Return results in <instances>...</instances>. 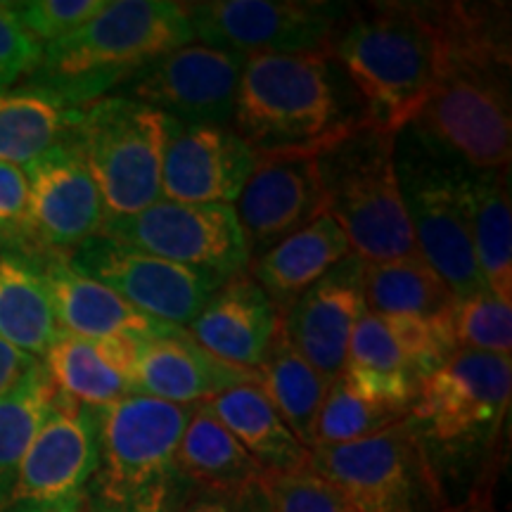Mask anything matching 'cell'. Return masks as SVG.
Returning a JSON list of instances; mask_svg holds the SVG:
<instances>
[{"mask_svg": "<svg viewBox=\"0 0 512 512\" xmlns=\"http://www.w3.org/2000/svg\"><path fill=\"white\" fill-rule=\"evenodd\" d=\"M62 335L36 256L0 252V339L41 361Z\"/></svg>", "mask_w": 512, "mask_h": 512, "instance_id": "27", "label": "cell"}, {"mask_svg": "<svg viewBox=\"0 0 512 512\" xmlns=\"http://www.w3.org/2000/svg\"><path fill=\"white\" fill-rule=\"evenodd\" d=\"M354 10L328 0H204L185 3L192 36L245 57L325 50Z\"/></svg>", "mask_w": 512, "mask_h": 512, "instance_id": "11", "label": "cell"}, {"mask_svg": "<svg viewBox=\"0 0 512 512\" xmlns=\"http://www.w3.org/2000/svg\"><path fill=\"white\" fill-rule=\"evenodd\" d=\"M394 166L422 259L451 287L456 302L484 292L460 197L463 162L406 126L394 138Z\"/></svg>", "mask_w": 512, "mask_h": 512, "instance_id": "9", "label": "cell"}, {"mask_svg": "<svg viewBox=\"0 0 512 512\" xmlns=\"http://www.w3.org/2000/svg\"><path fill=\"white\" fill-rule=\"evenodd\" d=\"M249 261L309 226L325 209L316 157H256L245 188L233 204Z\"/></svg>", "mask_w": 512, "mask_h": 512, "instance_id": "19", "label": "cell"}, {"mask_svg": "<svg viewBox=\"0 0 512 512\" xmlns=\"http://www.w3.org/2000/svg\"><path fill=\"white\" fill-rule=\"evenodd\" d=\"M207 406L264 472H292L309 465L311 451L290 432L256 382L228 389Z\"/></svg>", "mask_w": 512, "mask_h": 512, "instance_id": "28", "label": "cell"}, {"mask_svg": "<svg viewBox=\"0 0 512 512\" xmlns=\"http://www.w3.org/2000/svg\"><path fill=\"white\" fill-rule=\"evenodd\" d=\"M67 261L117 292L133 309L176 328H188L226 283L214 273L159 259L105 235L88 240Z\"/></svg>", "mask_w": 512, "mask_h": 512, "instance_id": "15", "label": "cell"}, {"mask_svg": "<svg viewBox=\"0 0 512 512\" xmlns=\"http://www.w3.org/2000/svg\"><path fill=\"white\" fill-rule=\"evenodd\" d=\"M136 339L62 335L41 358L57 394L81 406H112L136 389Z\"/></svg>", "mask_w": 512, "mask_h": 512, "instance_id": "23", "label": "cell"}, {"mask_svg": "<svg viewBox=\"0 0 512 512\" xmlns=\"http://www.w3.org/2000/svg\"><path fill=\"white\" fill-rule=\"evenodd\" d=\"M256 164L233 126H181L171 121L162 166V200L233 204Z\"/></svg>", "mask_w": 512, "mask_h": 512, "instance_id": "20", "label": "cell"}, {"mask_svg": "<svg viewBox=\"0 0 512 512\" xmlns=\"http://www.w3.org/2000/svg\"><path fill=\"white\" fill-rule=\"evenodd\" d=\"M245 55L192 41L147 64L124 83L126 98L181 126H233Z\"/></svg>", "mask_w": 512, "mask_h": 512, "instance_id": "16", "label": "cell"}, {"mask_svg": "<svg viewBox=\"0 0 512 512\" xmlns=\"http://www.w3.org/2000/svg\"><path fill=\"white\" fill-rule=\"evenodd\" d=\"M370 124L366 100L328 48L247 57L233 128L256 157H318Z\"/></svg>", "mask_w": 512, "mask_h": 512, "instance_id": "1", "label": "cell"}, {"mask_svg": "<svg viewBox=\"0 0 512 512\" xmlns=\"http://www.w3.org/2000/svg\"><path fill=\"white\" fill-rule=\"evenodd\" d=\"M256 375L261 392L268 396L294 437L311 451L316 444L320 408L332 382L280 335Z\"/></svg>", "mask_w": 512, "mask_h": 512, "instance_id": "32", "label": "cell"}, {"mask_svg": "<svg viewBox=\"0 0 512 512\" xmlns=\"http://www.w3.org/2000/svg\"><path fill=\"white\" fill-rule=\"evenodd\" d=\"M508 171H477L463 164L460 197H463L465 221L486 290L512 304V211Z\"/></svg>", "mask_w": 512, "mask_h": 512, "instance_id": "25", "label": "cell"}, {"mask_svg": "<svg viewBox=\"0 0 512 512\" xmlns=\"http://www.w3.org/2000/svg\"><path fill=\"white\" fill-rule=\"evenodd\" d=\"M38 55L41 46L22 29L10 3H0V93L27 81Z\"/></svg>", "mask_w": 512, "mask_h": 512, "instance_id": "39", "label": "cell"}, {"mask_svg": "<svg viewBox=\"0 0 512 512\" xmlns=\"http://www.w3.org/2000/svg\"><path fill=\"white\" fill-rule=\"evenodd\" d=\"M328 50L366 100L373 126H411L437 83L444 48L425 3H373L339 24Z\"/></svg>", "mask_w": 512, "mask_h": 512, "instance_id": "3", "label": "cell"}, {"mask_svg": "<svg viewBox=\"0 0 512 512\" xmlns=\"http://www.w3.org/2000/svg\"><path fill=\"white\" fill-rule=\"evenodd\" d=\"M453 337L458 349L510 356L512 304L494 297L489 290L456 302Z\"/></svg>", "mask_w": 512, "mask_h": 512, "instance_id": "35", "label": "cell"}, {"mask_svg": "<svg viewBox=\"0 0 512 512\" xmlns=\"http://www.w3.org/2000/svg\"><path fill=\"white\" fill-rule=\"evenodd\" d=\"M24 169L29 176L27 256L69 259L98 238L107 221L105 207L72 138L50 147Z\"/></svg>", "mask_w": 512, "mask_h": 512, "instance_id": "17", "label": "cell"}, {"mask_svg": "<svg viewBox=\"0 0 512 512\" xmlns=\"http://www.w3.org/2000/svg\"><path fill=\"white\" fill-rule=\"evenodd\" d=\"M192 41L185 3L107 0L93 19L41 48L24 86L83 110L112 95L157 57Z\"/></svg>", "mask_w": 512, "mask_h": 512, "instance_id": "2", "label": "cell"}, {"mask_svg": "<svg viewBox=\"0 0 512 512\" xmlns=\"http://www.w3.org/2000/svg\"><path fill=\"white\" fill-rule=\"evenodd\" d=\"M98 470V411L55 396L5 512H79Z\"/></svg>", "mask_w": 512, "mask_h": 512, "instance_id": "14", "label": "cell"}, {"mask_svg": "<svg viewBox=\"0 0 512 512\" xmlns=\"http://www.w3.org/2000/svg\"><path fill=\"white\" fill-rule=\"evenodd\" d=\"M136 389L152 399L197 406L240 384L259 382L254 370L221 361L202 349L185 328L136 339Z\"/></svg>", "mask_w": 512, "mask_h": 512, "instance_id": "21", "label": "cell"}, {"mask_svg": "<svg viewBox=\"0 0 512 512\" xmlns=\"http://www.w3.org/2000/svg\"><path fill=\"white\" fill-rule=\"evenodd\" d=\"M192 406L133 394L98 411V470L88 503L98 512H178L190 486L178 444Z\"/></svg>", "mask_w": 512, "mask_h": 512, "instance_id": "5", "label": "cell"}, {"mask_svg": "<svg viewBox=\"0 0 512 512\" xmlns=\"http://www.w3.org/2000/svg\"><path fill=\"white\" fill-rule=\"evenodd\" d=\"M81 110L31 86L0 93V162L27 166L69 138Z\"/></svg>", "mask_w": 512, "mask_h": 512, "instance_id": "31", "label": "cell"}, {"mask_svg": "<svg viewBox=\"0 0 512 512\" xmlns=\"http://www.w3.org/2000/svg\"><path fill=\"white\" fill-rule=\"evenodd\" d=\"M439 512H491L489 505L484 501H479V498H470V501H463V503H456V505H446L444 510Z\"/></svg>", "mask_w": 512, "mask_h": 512, "instance_id": "42", "label": "cell"}, {"mask_svg": "<svg viewBox=\"0 0 512 512\" xmlns=\"http://www.w3.org/2000/svg\"><path fill=\"white\" fill-rule=\"evenodd\" d=\"M79 512H98V510H95V508H93V505H91V503H88V505H86V508H81Z\"/></svg>", "mask_w": 512, "mask_h": 512, "instance_id": "43", "label": "cell"}, {"mask_svg": "<svg viewBox=\"0 0 512 512\" xmlns=\"http://www.w3.org/2000/svg\"><path fill=\"white\" fill-rule=\"evenodd\" d=\"M261 486L273 512H356L309 465L292 472H264Z\"/></svg>", "mask_w": 512, "mask_h": 512, "instance_id": "36", "label": "cell"}, {"mask_svg": "<svg viewBox=\"0 0 512 512\" xmlns=\"http://www.w3.org/2000/svg\"><path fill=\"white\" fill-rule=\"evenodd\" d=\"M456 351L453 318L366 313L351 337L342 375L370 399L408 411L422 380Z\"/></svg>", "mask_w": 512, "mask_h": 512, "instance_id": "12", "label": "cell"}, {"mask_svg": "<svg viewBox=\"0 0 512 512\" xmlns=\"http://www.w3.org/2000/svg\"><path fill=\"white\" fill-rule=\"evenodd\" d=\"M171 121L126 95L83 107L72 143L98 185L107 221L126 219L162 200V166ZM105 221V223H107Z\"/></svg>", "mask_w": 512, "mask_h": 512, "instance_id": "8", "label": "cell"}, {"mask_svg": "<svg viewBox=\"0 0 512 512\" xmlns=\"http://www.w3.org/2000/svg\"><path fill=\"white\" fill-rule=\"evenodd\" d=\"M366 313L363 261L351 254L280 313V337L332 382L342 375L351 337Z\"/></svg>", "mask_w": 512, "mask_h": 512, "instance_id": "18", "label": "cell"}, {"mask_svg": "<svg viewBox=\"0 0 512 512\" xmlns=\"http://www.w3.org/2000/svg\"><path fill=\"white\" fill-rule=\"evenodd\" d=\"M38 266H41L57 323L64 335L145 339L176 328L133 309L110 287L93 280L91 275L76 271L67 259L46 256V259H38Z\"/></svg>", "mask_w": 512, "mask_h": 512, "instance_id": "24", "label": "cell"}, {"mask_svg": "<svg viewBox=\"0 0 512 512\" xmlns=\"http://www.w3.org/2000/svg\"><path fill=\"white\" fill-rule=\"evenodd\" d=\"M347 256H351L347 235L330 214H323L259 259L249 261L247 273L283 313L299 294L318 283Z\"/></svg>", "mask_w": 512, "mask_h": 512, "instance_id": "26", "label": "cell"}, {"mask_svg": "<svg viewBox=\"0 0 512 512\" xmlns=\"http://www.w3.org/2000/svg\"><path fill=\"white\" fill-rule=\"evenodd\" d=\"M178 512H273L264 486L259 482L230 489H200L192 486Z\"/></svg>", "mask_w": 512, "mask_h": 512, "instance_id": "40", "label": "cell"}, {"mask_svg": "<svg viewBox=\"0 0 512 512\" xmlns=\"http://www.w3.org/2000/svg\"><path fill=\"white\" fill-rule=\"evenodd\" d=\"M394 138L370 124L316 157L325 209L363 264L420 254L396 178Z\"/></svg>", "mask_w": 512, "mask_h": 512, "instance_id": "7", "label": "cell"}, {"mask_svg": "<svg viewBox=\"0 0 512 512\" xmlns=\"http://www.w3.org/2000/svg\"><path fill=\"white\" fill-rule=\"evenodd\" d=\"M408 411L358 392L347 377L332 380L316 425V446H337L373 437L406 418Z\"/></svg>", "mask_w": 512, "mask_h": 512, "instance_id": "34", "label": "cell"}, {"mask_svg": "<svg viewBox=\"0 0 512 512\" xmlns=\"http://www.w3.org/2000/svg\"><path fill=\"white\" fill-rule=\"evenodd\" d=\"M185 330L209 354L256 373L280 335V311L252 275L242 273L226 280Z\"/></svg>", "mask_w": 512, "mask_h": 512, "instance_id": "22", "label": "cell"}, {"mask_svg": "<svg viewBox=\"0 0 512 512\" xmlns=\"http://www.w3.org/2000/svg\"><path fill=\"white\" fill-rule=\"evenodd\" d=\"M29 176L19 164L0 162V252L27 254Z\"/></svg>", "mask_w": 512, "mask_h": 512, "instance_id": "38", "label": "cell"}, {"mask_svg": "<svg viewBox=\"0 0 512 512\" xmlns=\"http://www.w3.org/2000/svg\"><path fill=\"white\" fill-rule=\"evenodd\" d=\"M176 463L190 489H230L259 482L264 477L259 463L216 418L207 401L192 406L178 444Z\"/></svg>", "mask_w": 512, "mask_h": 512, "instance_id": "29", "label": "cell"}, {"mask_svg": "<svg viewBox=\"0 0 512 512\" xmlns=\"http://www.w3.org/2000/svg\"><path fill=\"white\" fill-rule=\"evenodd\" d=\"M368 313L425 320L453 318L456 297L422 254L363 264Z\"/></svg>", "mask_w": 512, "mask_h": 512, "instance_id": "30", "label": "cell"}, {"mask_svg": "<svg viewBox=\"0 0 512 512\" xmlns=\"http://www.w3.org/2000/svg\"><path fill=\"white\" fill-rule=\"evenodd\" d=\"M55 396L57 389L41 361L0 396V512L8 510L19 467Z\"/></svg>", "mask_w": 512, "mask_h": 512, "instance_id": "33", "label": "cell"}, {"mask_svg": "<svg viewBox=\"0 0 512 512\" xmlns=\"http://www.w3.org/2000/svg\"><path fill=\"white\" fill-rule=\"evenodd\" d=\"M477 171H508L512 150L510 43H453L411 124Z\"/></svg>", "mask_w": 512, "mask_h": 512, "instance_id": "6", "label": "cell"}, {"mask_svg": "<svg viewBox=\"0 0 512 512\" xmlns=\"http://www.w3.org/2000/svg\"><path fill=\"white\" fill-rule=\"evenodd\" d=\"M510 356L458 349L427 375L408 408L420 446L441 486L482 472L510 411Z\"/></svg>", "mask_w": 512, "mask_h": 512, "instance_id": "4", "label": "cell"}, {"mask_svg": "<svg viewBox=\"0 0 512 512\" xmlns=\"http://www.w3.org/2000/svg\"><path fill=\"white\" fill-rule=\"evenodd\" d=\"M36 363V358L22 354V351H17L0 339V396L8 392L10 387H15L19 377L27 373L29 368H34Z\"/></svg>", "mask_w": 512, "mask_h": 512, "instance_id": "41", "label": "cell"}, {"mask_svg": "<svg viewBox=\"0 0 512 512\" xmlns=\"http://www.w3.org/2000/svg\"><path fill=\"white\" fill-rule=\"evenodd\" d=\"M105 5L107 0H24L10 3V8L22 29L43 48L72 34L105 10Z\"/></svg>", "mask_w": 512, "mask_h": 512, "instance_id": "37", "label": "cell"}, {"mask_svg": "<svg viewBox=\"0 0 512 512\" xmlns=\"http://www.w3.org/2000/svg\"><path fill=\"white\" fill-rule=\"evenodd\" d=\"M100 235L223 280L249 268V249L233 204L159 200L126 219L107 221Z\"/></svg>", "mask_w": 512, "mask_h": 512, "instance_id": "13", "label": "cell"}, {"mask_svg": "<svg viewBox=\"0 0 512 512\" xmlns=\"http://www.w3.org/2000/svg\"><path fill=\"white\" fill-rule=\"evenodd\" d=\"M309 467L356 512H439L451 505L406 418L373 437L311 448Z\"/></svg>", "mask_w": 512, "mask_h": 512, "instance_id": "10", "label": "cell"}]
</instances>
